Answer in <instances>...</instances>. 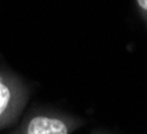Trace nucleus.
<instances>
[{"mask_svg": "<svg viewBox=\"0 0 147 134\" xmlns=\"http://www.w3.org/2000/svg\"><path fill=\"white\" fill-rule=\"evenodd\" d=\"M84 125L85 121L77 116L57 109L34 108L11 134H72Z\"/></svg>", "mask_w": 147, "mask_h": 134, "instance_id": "f257e3e1", "label": "nucleus"}, {"mask_svg": "<svg viewBox=\"0 0 147 134\" xmlns=\"http://www.w3.org/2000/svg\"><path fill=\"white\" fill-rule=\"evenodd\" d=\"M31 90L23 80L8 69L0 73V130L16 124L20 118Z\"/></svg>", "mask_w": 147, "mask_h": 134, "instance_id": "f03ea898", "label": "nucleus"}, {"mask_svg": "<svg viewBox=\"0 0 147 134\" xmlns=\"http://www.w3.org/2000/svg\"><path fill=\"white\" fill-rule=\"evenodd\" d=\"M137 1V7L139 9L140 15L144 17V20L147 21V0H135Z\"/></svg>", "mask_w": 147, "mask_h": 134, "instance_id": "7ed1b4c3", "label": "nucleus"}, {"mask_svg": "<svg viewBox=\"0 0 147 134\" xmlns=\"http://www.w3.org/2000/svg\"><path fill=\"white\" fill-rule=\"evenodd\" d=\"M92 134H109V133L105 131V130H93Z\"/></svg>", "mask_w": 147, "mask_h": 134, "instance_id": "20e7f679", "label": "nucleus"}, {"mask_svg": "<svg viewBox=\"0 0 147 134\" xmlns=\"http://www.w3.org/2000/svg\"><path fill=\"white\" fill-rule=\"evenodd\" d=\"M0 73H1V69H0Z\"/></svg>", "mask_w": 147, "mask_h": 134, "instance_id": "39448f33", "label": "nucleus"}]
</instances>
